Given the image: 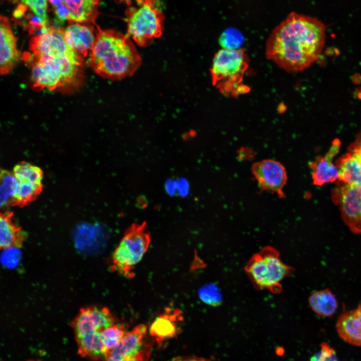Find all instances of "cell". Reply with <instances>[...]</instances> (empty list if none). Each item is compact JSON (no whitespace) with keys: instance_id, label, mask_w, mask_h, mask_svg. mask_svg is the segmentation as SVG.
<instances>
[{"instance_id":"cell-1","label":"cell","mask_w":361,"mask_h":361,"mask_svg":"<svg viewBox=\"0 0 361 361\" xmlns=\"http://www.w3.org/2000/svg\"><path fill=\"white\" fill-rule=\"evenodd\" d=\"M325 30V24L317 18L292 12L269 35L266 57L287 72L301 71L319 57Z\"/></svg>"},{"instance_id":"cell-2","label":"cell","mask_w":361,"mask_h":361,"mask_svg":"<svg viewBox=\"0 0 361 361\" xmlns=\"http://www.w3.org/2000/svg\"><path fill=\"white\" fill-rule=\"evenodd\" d=\"M96 37L89 55L88 64L105 78L118 80L132 76L141 64V57L129 37L97 26Z\"/></svg>"},{"instance_id":"cell-3","label":"cell","mask_w":361,"mask_h":361,"mask_svg":"<svg viewBox=\"0 0 361 361\" xmlns=\"http://www.w3.org/2000/svg\"><path fill=\"white\" fill-rule=\"evenodd\" d=\"M63 31L49 27L32 37L30 49L32 60L42 63L60 80L64 88H67L80 82L84 59L67 45Z\"/></svg>"},{"instance_id":"cell-4","label":"cell","mask_w":361,"mask_h":361,"mask_svg":"<svg viewBox=\"0 0 361 361\" xmlns=\"http://www.w3.org/2000/svg\"><path fill=\"white\" fill-rule=\"evenodd\" d=\"M115 323L116 318L108 307L91 305L81 308L71 323L80 355L93 360L106 359L101 334Z\"/></svg>"},{"instance_id":"cell-5","label":"cell","mask_w":361,"mask_h":361,"mask_svg":"<svg viewBox=\"0 0 361 361\" xmlns=\"http://www.w3.org/2000/svg\"><path fill=\"white\" fill-rule=\"evenodd\" d=\"M293 270L281 260L279 252L270 246L255 254L245 267L246 273L257 289H265L274 293L281 292V281Z\"/></svg>"},{"instance_id":"cell-6","label":"cell","mask_w":361,"mask_h":361,"mask_svg":"<svg viewBox=\"0 0 361 361\" xmlns=\"http://www.w3.org/2000/svg\"><path fill=\"white\" fill-rule=\"evenodd\" d=\"M248 65L245 48L221 49L215 55L211 69L213 85L226 95L244 93L245 87L241 83Z\"/></svg>"},{"instance_id":"cell-7","label":"cell","mask_w":361,"mask_h":361,"mask_svg":"<svg viewBox=\"0 0 361 361\" xmlns=\"http://www.w3.org/2000/svg\"><path fill=\"white\" fill-rule=\"evenodd\" d=\"M150 242L145 222L131 225L111 257L109 267L111 271L132 278L135 266L147 251Z\"/></svg>"},{"instance_id":"cell-8","label":"cell","mask_w":361,"mask_h":361,"mask_svg":"<svg viewBox=\"0 0 361 361\" xmlns=\"http://www.w3.org/2000/svg\"><path fill=\"white\" fill-rule=\"evenodd\" d=\"M126 12L127 35L139 46L145 47L161 36L164 15L154 1H138Z\"/></svg>"},{"instance_id":"cell-9","label":"cell","mask_w":361,"mask_h":361,"mask_svg":"<svg viewBox=\"0 0 361 361\" xmlns=\"http://www.w3.org/2000/svg\"><path fill=\"white\" fill-rule=\"evenodd\" d=\"M152 345L147 326L139 324L126 332L119 345L103 361H148Z\"/></svg>"},{"instance_id":"cell-10","label":"cell","mask_w":361,"mask_h":361,"mask_svg":"<svg viewBox=\"0 0 361 361\" xmlns=\"http://www.w3.org/2000/svg\"><path fill=\"white\" fill-rule=\"evenodd\" d=\"M332 197L345 224L353 233L361 234V187L344 184L334 190Z\"/></svg>"},{"instance_id":"cell-11","label":"cell","mask_w":361,"mask_h":361,"mask_svg":"<svg viewBox=\"0 0 361 361\" xmlns=\"http://www.w3.org/2000/svg\"><path fill=\"white\" fill-rule=\"evenodd\" d=\"M251 171L261 190L275 193L280 198L285 197L283 189L287 176L281 163L271 159H264L254 163Z\"/></svg>"},{"instance_id":"cell-12","label":"cell","mask_w":361,"mask_h":361,"mask_svg":"<svg viewBox=\"0 0 361 361\" xmlns=\"http://www.w3.org/2000/svg\"><path fill=\"white\" fill-rule=\"evenodd\" d=\"M17 40L9 19L0 15V75L10 73L20 60Z\"/></svg>"},{"instance_id":"cell-13","label":"cell","mask_w":361,"mask_h":361,"mask_svg":"<svg viewBox=\"0 0 361 361\" xmlns=\"http://www.w3.org/2000/svg\"><path fill=\"white\" fill-rule=\"evenodd\" d=\"M63 35L67 45L84 59L94 46L96 31L88 24L71 23L64 30Z\"/></svg>"},{"instance_id":"cell-14","label":"cell","mask_w":361,"mask_h":361,"mask_svg":"<svg viewBox=\"0 0 361 361\" xmlns=\"http://www.w3.org/2000/svg\"><path fill=\"white\" fill-rule=\"evenodd\" d=\"M341 145L340 141L334 139L325 154L317 157L309 164L312 170L311 177L313 184L317 186L332 183L338 178V170L332 161L333 157L338 152Z\"/></svg>"},{"instance_id":"cell-15","label":"cell","mask_w":361,"mask_h":361,"mask_svg":"<svg viewBox=\"0 0 361 361\" xmlns=\"http://www.w3.org/2000/svg\"><path fill=\"white\" fill-rule=\"evenodd\" d=\"M183 316L178 309L166 308L153 320L149 329L150 336L158 343L175 336L180 330L178 323Z\"/></svg>"},{"instance_id":"cell-16","label":"cell","mask_w":361,"mask_h":361,"mask_svg":"<svg viewBox=\"0 0 361 361\" xmlns=\"http://www.w3.org/2000/svg\"><path fill=\"white\" fill-rule=\"evenodd\" d=\"M27 234L14 220L13 212H0V250L21 248Z\"/></svg>"},{"instance_id":"cell-17","label":"cell","mask_w":361,"mask_h":361,"mask_svg":"<svg viewBox=\"0 0 361 361\" xmlns=\"http://www.w3.org/2000/svg\"><path fill=\"white\" fill-rule=\"evenodd\" d=\"M336 329L344 340L361 346V306L342 314L337 321Z\"/></svg>"},{"instance_id":"cell-18","label":"cell","mask_w":361,"mask_h":361,"mask_svg":"<svg viewBox=\"0 0 361 361\" xmlns=\"http://www.w3.org/2000/svg\"><path fill=\"white\" fill-rule=\"evenodd\" d=\"M71 23L95 24L99 2L94 0L63 1Z\"/></svg>"},{"instance_id":"cell-19","label":"cell","mask_w":361,"mask_h":361,"mask_svg":"<svg viewBox=\"0 0 361 361\" xmlns=\"http://www.w3.org/2000/svg\"><path fill=\"white\" fill-rule=\"evenodd\" d=\"M336 166L339 180L361 187V159L347 152L338 159Z\"/></svg>"},{"instance_id":"cell-20","label":"cell","mask_w":361,"mask_h":361,"mask_svg":"<svg viewBox=\"0 0 361 361\" xmlns=\"http://www.w3.org/2000/svg\"><path fill=\"white\" fill-rule=\"evenodd\" d=\"M308 303L314 312L324 317L332 315L337 307L335 297L328 289L313 292L309 297Z\"/></svg>"},{"instance_id":"cell-21","label":"cell","mask_w":361,"mask_h":361,"mask_svg":"<svg viewBox=\"0 0 361 361\" xmlns=\"http://www.w3.org/2000/svg\"><path fill=\"white\" fill-rule=\"evenodd\" d=\"M17 189L13 172L0 167V208L15 206Z\"/></svg>"},{"instance_id":"cell-22","label":"cell","mask_w":361,"mask_h":361,"mask_svg":"<svg viewBox=\"0 0 361 361\" xmlns=\"http://www.w3.org/2000/svg\"><path fill=\"white\" fill-rule=\"evenodd\" d=\"M12 172L18 182L42 183L43 170L29 162L22 161L17 163Z\"/></svg>"},{"instance_id":"cell-23","label":"cell","mask_w":361,"mask_h":361,"mask_svg":"<svg viewBox=\"0 0 361 361\" xmlns=\"http://www.w3.org/2000/svg\"><path fill=\"white\" fill-rule=\"evenodd\" d=\"M43 190V183L18 182L15 206L22 208L30 205L38 198Z\"/></svg>"},{"instance_id":"cell-24","label":"cell","mask_w":361,"mask_h":361,"mask_svg":"<svg viewBox=\"0 0 361 361\" xmlns=\"http://www.w3.org/2000/svg\"><path fill=\"white\" fill-rule=\"evenodd\" d=\"M126 331L124 326L117 323L107 328L101 333L100 340L107 358L119 345Z\"/></svg>"},{"instance_id":"cell-25","label":"cell","mask_w":361,"mask_h":361,"mask_svg":"<svg viewBox=\"0 0 361 361\" xmlns=\"http://www.w3.org/2000/svg\"><path fill=\"white\" fill-rule=\"evenodd\" d=\"M244 40L243 35L239 30L229 28L222 34L220 43L223 49H238L241 48Z\"/></svg>"},{"instance_id":"cell-26","label":"cell","mask_w":361,"mask_h":361,"mask_svg":"<svg viewBox=\"0 0 361 361\" xmlns=\"http://www.w3.org/2000/svg\"><path fill=\"white\" fill-rule=\"evenodd\" d=\"M199 296L203 302L213 306L220 305L222 301V294L214 285L202 288L199 292Z\"/></svg>"},{"instance_id":"cell-27","label":"cell","mask_w":361,"mask_h":361,"mask_svg":"<svg viewBox=\"0 0 361 361\" xmlns=\"http://www.w3.org/2000/svg\"><path fill=\"white\" fill-rule=\"evenodd\" d=\"M34 14L48 24V8L49 2L46 0H28L22 1Z\"/></svg>"},{"instance_id":"cell-28","label":"cell","mask_w":361,"mask_h":361,"mask_svg":"<svg viewBox=\"0 0 361 361\" xmlns=\"http://www.w3.org/2000/svg\"><path fill=\"white\" fill-rule=\"evenodd\" d=\"M310 361H338L334 350L326 343L321 344L320 350L310 359Z\"/></svg>"},{"instance_id":"cell-29","label":"cell","mask_w":361,"mask_h":361,"mask_svg":"<svg viewBox=\"0 0 361 361\" xmlns=\"http://www.w3.org/2000/svg\"><path fill=\"white\" fill-rule=\"evenodd\" d=\"M49 3L52 6L56 19L59 22L63 23L68 20V11L63 1H50Z\"/></svg>"},{"instance_id":"cell-30","label":"cell","mask_w":361,"mask_h":361,"mask_svg":"<svg viewBox=\"0 0 361 361\" xmlns=\"http://www.w3.org/2000/svg\"><path fill=\"white\" fill-rule=\"evenodd\" d=\"M361 159V133L356 140L349 147V152Z\"/></svg>"},{"instance_id":"cell-31","label":"cell","mask_w":361,"mask_h":361,"mask_svg":"<svg viewBox=\"0 0 361 361\" xmlns=\"http://www.w3.org/2000/svg\"><path fill=\"white\" fill-rule=\"evenodd\" d=\"M170 361H210V360L204 357L190 355L175 357Z\"/></svg>"},{"instance_id":"cell-32","label":"cell","mask_w":361,"mask_h":361,"mask_svg":"<svg viewBox=\"0 0 361 361\" xmlns=\"http://www.w3.org/2000/svg\"><path fill=\"white\" fill-rule=\"evenodd\" d=\"M29 361H40V360H29Z\"/></svg>"}]
</instances>
